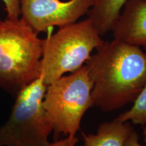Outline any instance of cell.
Listing matches in <instances>:
<instances>
[{
	"label": "cell",
	"mask_w": 146,
	"mask_h": 146,
	"mask_svg": "<svg viewBox=\"0 0 146 146\" xmlns=\"http://www.w3.org/2000/svg\"><path fill=\"white\" fill-rule=\"evenodd\" d=\"M85 66L93 85L92 105L103 112L133 102L146 83V52L116 39L104 42Z\"/></svg>",
	"instance_id": "1"
},
{
	"label": "cell",
	"mask_w": 146,
	"mask_h": 146,
	"mask_svg": "<svg viewBox=\"0 0 146 146\" xmlns=\"http://www.w3.org/2000/svg\"><path fill=\"white\" fill-rule=\"evenodd\" d=\"M43 43L21 18L0 20V88L16 96L39 77Z\"/></svg>",
	"instance_id": "2"
},
{
	"label": "cell",
	"mask_w": 146,
	"mask_h": 146,
	"mask_svg": "<svg viewBox=\"0 0 146 146\" xmlns=\"http://www.w3.org/2000/svg\"><path fill=\"white\" fill-rule=\"evenodd\" d=\"M52 30L43 39L40 61V76L47 85L83 66L104 42L89 18L60 27L54 34Z\"/></svg>",
	"instance_id": "3"
},
{
	"label": "cell",
	"mask_w": 146,
	"mask_h": 146,
	"mask_svg": "<svg viewBox=\"0 0 146 146\" xmlns=\"http://www.w3.org/2000/svg\"><path fill=\"white\" fill-rule=\"evenodd\" d=\"M47 86L39 76L18 93L8 120L0 127V146H48L53 125L43 106Z\"/></svg>",
	"instance_id": "4"
},
{
	"label": "cell",
	"mask_w": 146,
	"mask_h": 146,
	"mask_svg": "<svg viewBox=\"0 0 146 146\" xmlns=\"http://www.w3.org/2000/svg\"><path fill=\"white\" fill-rule=\"evenodd\" d=\"M92 87L85 65L47 85L43 106L52 123L56 140L60 135H76L85 112L93 107Z\"/></svg>",
	"instance_id": "5"
},
{
	"label": "cell",
	"mask_w": 146,
	"mask_h": 146,
	"mask_svg": "<svg viewBox=\"0 0 146 146\" xmlns=\"http://www.w3.org/2000/svg\"><path fill=\"white\" fill-rule=\"evenodd\" d=\"M93 0H21V16L36 33L71 25L89 12Z\"/></svg>",
	"instance_id": "6"
},
{
	"label": "cell",
	"mask_w": 146,
	"mask_h": 146,
	"mask_svg": "<svg viewBox=\"0 0 146 146\" xmlns=\"http://www.w3.org/2000/svg\"><path fill=\"white\" fill-rule=\"evenodd\" d=\"M114 39L146 52V0H129L113 27Z\"/></svg>",
	"instance_id": "7"
},
{
	"label": "cell",
	"mask_w": 146,
	"mask_h": 146,
	"mask_svg": "<svg viewBox=\"0 0 146 146\" xmlns=\"http://www.w3.org/2000/svg\"><path fill=\"white\" fill-rule=\"evenodd\" d=\"M134 130L130 122L114 119L102 123L95 134L82 133L84 146H125V141Z\"/></svg>",
	"instance_id": "8"
},
{
	"label": "cell",
	"mask_w": 146,
	"mask_h": 146,
	"mask_svg": "<svg viewBox=\"0 0 146 146\" xmlns=\"http://www.w3.org/2000/svg\"><path fill=\"white\" fill-rule=\"evenodd\" d=\"M129 0H93L89 18L101 36L112 31L124 5Z\"/></svg>",
	"instance_id": "9"
},
{
	"label": "cell",
	"mask_w": 146,
	"mask_h": 146,
	"mask_svg": "<svg viewBox=\"0 0 146 146\" xmlns=\"http://www.w3.org/2000/svg\"><path fill=\"white\" fill-rule=\"evenodd\" d=\"M115 119L120 122H131L135 125L146 124V83L133 102V106L129 110L122 113Z\"/></svg>",
	"instance_id": "10"
},
{
	"label": "cell",
	"mask_w": 146,
	"mask_h": 146,
	"mask_svg": "<svg viewBox=\"0 0 146 146\" xmlns=\"http://www.w3.org/2000/svg\"><path fill=\"white\" fill-rule=\"evenodd\" d=\"M5 6L7 18L17 19L21 16L20 4L21 0H1Z\"/></svg>",
	"instance_id": "11"
},
{
	"label": "cell",
	"mask_w": 146,
	"mask_h": 146,
	"mask_svg": "<svg viewBox=\"0 0 146 146\" xmlns=\"http://www.w3.org/2000/svg\"><path fill=\"white\" fill-rule=\"evenodd\" d=\"M78 142V139L76 135H68L63 139H57L53 143H50L48 146H75Z\"/></svg>",
	"instance_id": "12"
},
{
	"label": "cell",
	"mask_w": 146,
	"mask_h": 146,
	"mask_svg": "<svg viewBox=\"0 0 146 146\" xmlns=\"http://www.w3.org/2000/svg\"><path fill=\"white\" fill-rule=\"evenodd\" d=\"M125 146H144L139 141V135L135 129L128 137L125 141Z\"/></svg>",
	"instance_id": "13"
},
{
	"label": "cell",
	"mask_w": 146,
	"mask_h": 146,
	"mask_svg": "<svg viewBox=\"0 0 146 146\" xmlns=\"http://www.w3.org/2000/svg\"><path fill=\"white\" fill-rule=\"evenodd\" d=\"M143 138H144V141H145V142H146V127H143Z\"/></svg>",
	"instance_id": "14"
}]
</instances>
